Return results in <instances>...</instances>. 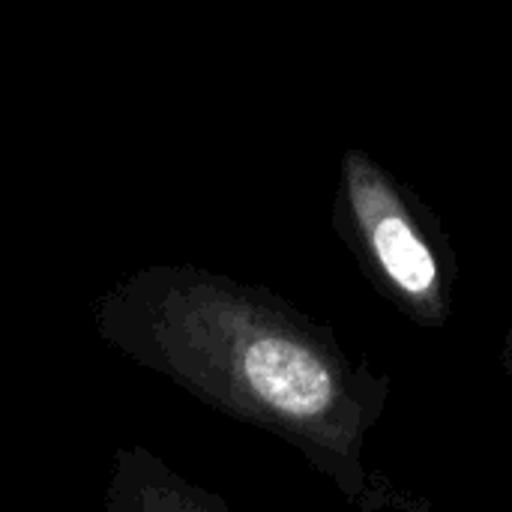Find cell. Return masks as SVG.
I'll return each instance as SVG.
<instances>
[{
    "label": "cell",
    "instance_id": "obj_1",
    "mask_svg": "<svg viewBox=\"0 0 512 512\" xmlns=\"http://www.w3.org/2000/svg\"><path fill=\"white\" fill-rule=\"evenodd\" d=\"M93 327L111 351L288 441L348 498H366L363 444L384 390L273 291L195 264H147L96 300Z\"/></svg>",
    "mask_w": 512,
    "mask_h": 512
},
{
    "label": "cell",
    "instance_id": "obj_2",
    "mask_svg": "<svg viewBox=\"0 0 512 512\" xmlns=\"http://www.w3.org/2000/svg\"><path fill=\"white\" fill-rule=\"evenodd\" d=\"M339 222L369 273L417 321L447 318L441 258L399 186L366 153L351 150L339 174Z\"/></svg>",
    "mask_w": 512,
    "mask_h": 512
},
{
    "label": "cell",
    "instance_id": "obj_3",
    "mask_svg": "<svg viewBox=\"0 0 512 512\" xmlns=\"http://www.w3.org/2000/svg\"><path fill=\"white\" fill-rule=\"evenodd\" d=\"M105 512H231L222 498L180 477L144 447H123L111 459Z\"/></svg>",
    "mask_w": 512,
    "mask_h": 512
}]
</instances>
